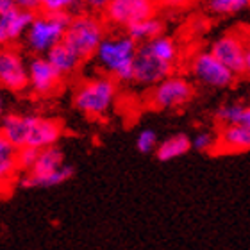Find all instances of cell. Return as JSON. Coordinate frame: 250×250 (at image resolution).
<instances>
[{"instance_id":"obj_1","label":"cell","mask_w":250,"mask_h":250,"mask_svg":"<svg viewBox=\"0 0 250 250\" xmlns=\"http://www.w3.org/2000/svg\"><path fill=\"white\" fill-rule=\"evenodd\" d=\"M0 132L16 146H32L38 150L54 146L61 138V124L31 115H7L2 118Z\"/></svg>"},{"instance_id":"obj_2","label":"cell","mask_w":250,"mask_h":250,"mask_svg":"<svg viewBox=\"0 0 250 250\" xmlns=\"http://www.w3.org/2000/svg\"><path fill=\"white\" fill-rule=\"evenodd\" d=\"M140 45L125 32L105 36L100 43L95 59L109 77L120 83H130L134 79V61Z\"/></svg>"},{"instance_id":"obj_3","label":"cell","mask_w":250,"mask_h":250,"mask_svg":"<svg viewBox=\"0 0 250 250\" xmlns=\"http://www.w3.org/2000/svg\"><path fill=\"white\" fill-rule=\"evenodd\" d=\"M104 23L93 15H79L72 18L62 43L81 61L95 58L100 43L104 42Z\"/></svg>"},{"instance_id":"obj_4","label":"cell","mask_w":250,"mask_h":250,"mask_svg":"<svg viewBox=\"0 0 250 250\" xmlns=\"http://www.w3.org/2000/svg\"><path fill=\"white\" fill-rule=\"evenodd\" d=\"M70 21H72V16L68 13H43L34 16L25 34L27 47L34 54L45 56L56 45L62 43Z\"/></svg>"},{"instance_id":"obj_5","label":"cell","mask_w":250,"mask_h":250,"mask_svg":"<svg viewBox=\"0 0 250 250\" xmlns=\"http://www.w3.org/2000/svg\"><path fill=\"white\" fill-rule=\"evenodd\" d=\"M116 100V81L113 77H95L79 86L73 104L88 116H104Z\"/></svg>"},{"instance_id":"obj_6","label":"cell","mask_w":250,"mask_h":250,"mask_svg":"<svg viewBox=\"0 0 250 250\" xmlns=\"http://www.w3.org/2000/svg\"><path fill=\"white\" fill-rule=\"evenodd\" d=\"M188 70L191 77L200 83L202 86L213 89H222L232 86L236 81V75L220 61L211 50H197L189 58Z\"/></svg>"},{"instance_id":"obj_7","label":"cell","mask_w":250,"mask_h":250,"mask_svg":"<svg viewBox=\"0 0 250 250\" xmlns=\"http://www.w3.org/2000/svg\"><path fill=\"white\" fill-rule=\"evenodd\" d=\"M195 97V88L191 81L183 75H170L163 83L152 88L150 105L156 109H181L189 104Z\"/></svg>"},{"instance_id":"obj_8","label":"cell","mask_w":250,"mask_h":250,"mask_svg":"<svg viewBox=\"0 0 250 250\" xmlns=\"http://www.w3.org/2000/svg\"><path fill=\"white\" fill-rule=\"evenodd\" d=\"M156 9L154 0H113L105 9V18L113 25L127 29L136 21L156 16Z\"/></svg>"},{"instance_id":"obj_9","label":"cell","mask_w":250,"mask_h":250,"mask_svg":"<svg viewBox=\"0 0 250 250\" xmlns=\"http://www.w3.org/2000/svg\"><path fill=\"white\" fill-rule=\"evenodd\" d=\"M173 64L161 61L156 58L154 54L146 50L145 45H140L138 56L134 61V79L132 83L140 84V86H146V88H154L159 83H163L167 77L173 75Z\"/></svg>"},{"instance_id":"obj_10","label":"cell","mask_w":250,"mask_h":250,"mask_svg":"<svg viewBox=\"0 0 250 250\" xmlns=\"http://www.w3.org/2000/svg\"><path fill=\"white\" fill-rule=\"evenodd\" d=\"M209 50L224 62L225 66L229 68L230 72L238 75H245V54H247V45L243 43L238 34L234 32H227L216 38Z\"/></svg>"},{"instance_id":"obj_11","label":"cell","mask_w":250,"mask_h":250,"mask_svg":"<svg viewBox=\"0 0 250 250\" xmlns=\"http://www.w3.org/2000/svg\"><path fill=\"white\" fill-rule=\"evenodd\" d=\"M0 86L9 91H21L29 86V70L13 48H0Z\"/></svg>"},{"instance_id":"obj_12","label":"cell","mask_w":250,"mask_h":250,"mask_svg":"<svg viewBox=\"0 0 250 250\" xmlns=\"http://www.w3.org/2000/svg\"><path fill=\"white\" fill-rule=\"evenodd\" d=\"M27 70H29V86L42 95L52 93L62 79L45 56L32 58L27 64Z\"/></svg>"},{"instance_id":"obj_13","label":"cell","mask_w":250,"mask_h":250,"mask_svg":"<svg viewBox=\"0 0 250 250\" xmlns=\"http://www.w3.org/2000/svg\"><path fill=\"white\" fill-rule=\"evenodd\" d=\"M64 167L62 161V152L58 146H48L40 150V157H38L36 165L32 167L31 172H27L23 177L20 179L21 188H38V183L42 179L48 177L50 173L58 172L59 168Z\"/></svg>"},{"instance_id":"obj_14","label":"cell","mask_w":250,"mask_h":250,"mask_svg":"<svg viewBox=\"0 0 250 250\" xmlns=\"http://www.w3.org/2000/svg\"><path fill=\"white\" fill-rule=\"evenodd\" d=\"M32 20L34 13L20 7H15L7 13H0V45H9L27 34Z\"/></svg>"},{"instance_id":"obj_15","label":"cell","mask_w":250,"mask_h":250,"mask_svg":"<svg viewBox=\"0 0 250 250\" xmlns=\"http://www.w3.org/2000/svg\"><path fill=\"white\" fill-rule=\"evenodd\" d=\"M250 150V127L247 125H222L216 134V148L213 154H238Z\"/></svg>"},{"instance_id":"obj_16","label":"cell","mask_w":250,"mask_h":250,"mask_svg":"<svg viewBox=\"0 0 250 250\" xmlns=\"http://www.w3.org/2000/svg\"><path fill=\"white\" fill-rule=\"evenodd\" d=\"M191 148V138L184 132H177V134L168 136L167 140L159 141V146L156 150V157L159 161L167 163L173 161L177 157H183L184 154H188Z\"/></svg>"},{"instance_id":"obj_17","label":"cell","mask_w":250,"mask_h":250,"mask_svg":"<svg viewBox=\"0 0 250 250\" xmlns=\"http://www.w3.org/2000/svg\"><path fill=\"white\" fill-rule=\"evenodd\" d=\"M45 58H47L48 62L56 68V72H58L61 77L72 75L79 68V64H81V59H79L64 43H59L52 50H48V52L45 54Z\"/></svg>"},{"instance_id":"obj_18","label":"cell","mask_w":250,"mask_h":250,"mask_svg":"<svg viewBox=\"0 0 250 250\" xmlns=\"http://www.w3.org/2000/svg\"><path fill=\"white\" fill-rule=\"evenodd\" d=\"M163 32H165V23H163V20H159L157 16L136 21V23H132L130 27H127V34H129L138 45H140V43L145 45V43L163 36Z\"/></svg>"},{"instance_id":"obj_19","label":"cell","mask_w":250,"mask_h":250,"mask_svg":"<svg viewBox=\"0 0 250 250\" xmlns=\"http://www.w3.org/2000/svg\"><path fill=\"white\" fill-rule=\"evenodd\" d=\"M18 167V148L0 132V183H7Z\"/></svg>"},{"instance_id":"obj_20","label":"cell","mask_w":250,"mask_h":250,"mask_svg":"<svg viewBox=\"0 0 250 250\" xmlns=\"http://www.w3.org/2000/svg\"><path fill=\"white\" fill-rule=\"evenodd\" d=\"M146 50L150 54H154L156 58H159L161 61L168 62V64H177L179 61V47L177 43L173 42L170 36H159L156 40H152V42L145 43Z\"/></svg>"},{"instance_id":"obj_21","label":"cell","mask_w":250,"mask_h":250,"mask_svg":"<svg viewBox=\"0 0 250 250\" xmlns=\"http://www.w3.org/2000/svg\"><path fill=\"white\" fill-rule=\"evenodd\" d=\"M250 7V0H208V11L214 16H232Z\"/></svg>"},{"instance_id":"obj_22","label":"cell","mask_w":250,"mask_h":250,"mask_svg":"<svg viewBox=\"0 0 250 250\" xmlns=\"http://www.w3.org/2000/svg\"><path fill=\"white\" fill-rule=\"evenodd\" d=\"M245 107L247 105L243 104H224L216 109L214 118L222 125H241V118H243Z\"/></svg>"},{"instance_id":"obj_23","label":"cell","mask_w":250,"mask_h":250,"mask_svg":"<svg viewBox=\"0 0 250 250\" xmlns=\"http://www.w3.org/2000/svg\"><path fill=\"white\" fill-rule=\"evenodd\" d=\"M191 148L202 154H209L214 152L216 148V134H213L211 130H198L197 134L191 138Z\"/></svg>"},{"instance_id":"obj_24","label":"cell","mask_w":250,"mask_h":250,"mask_svg":"<svg viewBox=\"0 0 250 250\" xmlns=\"http://www.w3.org/2000/svg\"><path fill=\"white\" fill-rule=\"evenodd\" d=\"M157 146H159V140H157V134L152 129H143L136 138V148L141 152V154H150V152H156Z\"/></svg>"},{"instance_id":"obj_25","label":"cell","mask_w":250,"mask_h":250,"mask_svg":"<svg viewBox=\"0 0 250 250\" xmlns=\"http://www.w3.org/2000/svg\"><path fill=\"white\" fill-rule=\"evenodd\" d=\"M83 0H40V7L45 13H68Z\"/></svg>"},{"instance_id":"obj_26","label":"cell","mask_w":250,"mask_h":250,"mask_svg":"<svg viewBox=\"0 0 250 250\" xmlns=\"http://www.w3.org/2000/svg\"><path fill=\"white\" fill-rule=\"evenodd\" d=\"M38 157H40L38 148H32V146L18 148V167H20V170H29L31 172L32 167L36 165Z\"/></svg>"},{"instance_id":"obj_27","label":"cell","mask_w":250,"mask_h":250,"mask_svg":"<svg viewBox=\"0 0 250 250\" xmlns=\"http://www.w3.org/2000/svg\"><path fill=\"white\" fill-rule=\"evenodd\" d=\"M157 7H167V9H183L191 0H154Z\"/></svg>"},{"instance_id":"obj_28","label":"cell","mask_w":250,"mask_h":250,"mask_svg":"<svg viewBox=\"0 0 250 250\" xmlns=\"http://www.w3.org/2000/svg\"><path fill=\"white\" fill-rule=\"evenodd\" d=\"M83 2L91 11H105L113 0H83Z\"/></svg>"},{"instance_id":"obj_29","label":"cell","mask_w":250,"mask_h":250,"mask_svg":"<svg viewBox=\"0 0 250 250\" xmlns=\"http://www.w3.org/2000/svg\"><path fill=\"white\" fill-rule=\"evenodd\" d=\"M16 7L20 9H27V11H34L40 7V0H11Z\"/></svg>"},{"instance_id":"obj_30","label":"cell","mask_w":250,"mask_h":250,"mask_svg":"<svg viewBox=\"0 0 250 250\" xmlns=\"http://www.w3.org/2000/svg\"><path fill=\"white\" fill-rule=\"evenodd\" d=\"M241 125L250 127V105H247L245 107V113H243V118H241Z\"/></svg>"},{"instance_id":"obj_31","label":"cell","mask_w":250,"mask_h":250,"mask_svg":"<svg viewBox=\"0 0 250 250\" xmlns=\"http://www.w3.org/2000/svg\"><path fill=\"white\" fill-rule=\"evenodd\" d=\"M245 73L250 75V45L247 47V54H245Z\"/></svg>"},{"instance_id":"obj_32","label":"cell","mask_w":250,"mask_h":250,"mask_svg":"<svg viewBox=\"0 0 250 250\" xmlns=\"http://www.w3.org/2000/svg\"><path fill=\"white\" fill-rule=\"evenodd\" d=\"M2 111H4V102H2V95H0V115H2Z\"/></svg>"},{"instance_id":"obj_33","label":"cell","mask_w":250,"mask_h":250,"mask_svg":"<svg viewBox=\"0 0 250 250\" xmlns=\"http://www.w3.org/2000/svg\"><path fill=\"white\" fill-rule=\"evenodd\" d=\"M2 184H4V183H0V188H2Z\"/></svg>"}]
</instances>
